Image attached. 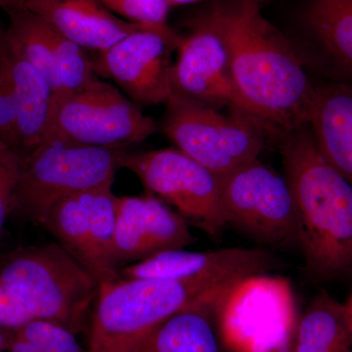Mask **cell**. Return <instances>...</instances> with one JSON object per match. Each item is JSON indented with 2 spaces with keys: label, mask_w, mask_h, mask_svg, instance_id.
I'll list each match as a JSON object with an SVG mask.
<instances>
[{
  "label": "cell",
  "mask_w": 352,
  "mask_h": 352,
  "mask_svg": "<svg viewBox=\"0 0 352 352\" xmlns=\"http://www.w3.org/2000/svg\"><path fill=\"white\" fill-rule=\"evenodd\" d=\"M196 14L221 38L234 82L271 133L309 124L316 85L258 0H214Z\"/></svg>",
  "instance_id": "1"
},
{
  "label": "cell",
  "mask_w": 352,
  "mask_h": 352,
  "mask_svg": "<svg viewBox=\"0 0 352 352\" xmlns=\"http://www.w3.org/2000/svg\"><path fill=\"white\" fill-rule=\"evenodd\" d=\"M285 177L295 201L298 242L310 275H352V184L322 154L309 124L281 136Z\"/></svg>",
  "instance_id": "2"
},
{
  "label": "cell",
  "mask_w": 352,
  "mask_h": 352,
  "mask_svg": "<svg viewBox=\"0 0 352 352\" xmlns=\"http://www.w3.org/2000/svg\"><path fill=\"white\" fill-rule=\"evenodd\" d=\"M0 282L17 296L34 319L82 328L99 283L57 243L19 248L0 261Z\"/></svg>",
  "instance_id": "3"
},
{
  "label": "cell",
  "mask_w": 352,
  "mask_h": 352,
  "mask_svg": "<svg viewBox=\"0 0 352 352\" xmlns=\"http://www.w3.org/2000/svg\"><path fill=\"white\" fill-rule=\"evenodd\" d=\"M217 286L124 278L99 284L88 352H131L160 323Z\"/></svg>",
  "instance_id": "4"
},
{
  "label": "cell",
  "mask_w": 352,
  "mask_h": 352,
  "mask_svg": "<svg viewBox=\"0 0 352 352\" xmlns=\"http://www.w3.org/2000/svg\"><path fill=\"white\" fill-rule=\"evenodd\" d=\"M124 151L43 141L23 157L13 212L43 224L66 197L113 184Z\"/></svg>",
  "instance_id": "5"
},
{
  "label": "cell",
  "mask_w": 352,
  "mask_h": 352,
  "mask_svg": "<svg viewBox=\"0 0 352 352\" xmlns=\"http://www.w3.org/2000/svg\"><path fill=\"white\" fill-rule=\"evenodd\" d=\"M173 94L166 102L160 129L175 147L217 175L258 159L265 148L263 122L238 111Z\"/></svg>",
  "instance_id": "6"
},
{
  "label": "cell",
  "mask_w": 352,
  "mask_h": 352,
  "mask_svg": "<svg viewBox=\"0 0 352 352\" xmlns=\"http://www.w3.org/2000/svg\"><path fill=\"white\" fill-rule=\"evenodd\" d=\"M159 131L120 88L98 78L80 91L54 97L43 141L124 149Z\"/></svg>",
  "instance_id": "7"
},
{
  "label": "cell",
  "mask_w": 352,
  "mask_h": 352,
  "mask_svg": "<svg viewBox=\"0 0 352 352\" xmlns=\"http://www.w3.org/2000/svg\"><path fill=\"white\" fill-rule=\"evenodd\" d=\"M122 168L138 176L146 191L173 206L208 235L219 237L228 226L219 175L177 148L124 151Z\"/></svg>",
  "instance_id": "8"
},
{
  "label": "cell",
  "mask_w": 352,
  "mask_h": 352,
  "mask_svg": "<svg viewBox=\"0 0 352 352\" xmlns=\"http://www.w3.org/2000/svg\"><path fill=\"white\" fill-rule=\"evenodd\" d=\"M298 321L291 283L266 273L233 284L217 314L220 339L231 352H263L289 342Z\"/></svg>",
  "instance_id": "9"
},
{
  "label": "cell",
  "mask_w": 352,
  "mask_h": 352,
  "mask_svg": "<svg viewBox=\"0 0 352 352\" xmlns=\"http://www.w3.org/2000/svg\"><path fill=\"white\" fill-rule=\"evenodd\" d=\"M219 177L228 224L263 244L298 245L295 201L285 176L256 159Z\"/></svg>",
  "instance_id": "10"
},
{
  "label": "cell",
  "mask_w": 352,
  "mask_h": 352,
  "mask_svg": "<svg viewBox=\"0 0 352 352\" xmlns=\"http://www.w3.org/2000/svg\"><path fill=\"white\" fill-rule=\"evenodd\" d=\"M180 34L168 24L147 25L92 59L97 76L112 80L138 106L164 104L175 94L173 56Z\"/></svg>",
  "instance_id": "11"
},
{
  "label": "cell",
  "mask_w": 352,
  "mask_h": 352,
  "mask_svg": "<svg viewBox=\"0 0 352 352\" xmlns=\"http://www.w3.org/2000/svg\"><path fill=\"white\" fill-rule=\"evenodd\" d=\"M186 25L188 32L180 34L173 67L175 94L258 120L234 82L226 48L219 34L196 13Z\"/></svg>",
  "instance_id": "12"
},
{
  "label": "cell",
  "mask_w": 352,
  "mask_h": 352,
  "mask_svg": "<svg viewBox=\"0 0 352 352\" xmlns=\"http://www.w3.org/2000/svg\"><path fill=\"white\" fill-rule=\"evenodd\" d=\"M272 266V256L263 249L229 248L210 252L175 249L157 252L122 268L120 276L223 285L263 274Z\"/></svg>",
  "instance_id": "13"
},
{
  "label": "cell",
  "mask_w": 352,
  "mask_h": 352,
  "mask_svg": "<svg viewBox=\"0 0 352 352\" xmlns=\"http://www.w3.org/2000/svg\"><path fill=\"white\" fill-rule=\"evenodd\" d=\"M193 236L186 221L164 201L146 192L118 197L115 258L118 266L168 250L184 249Z\"/></svg>",
  "instance_id": "14"
},
{
  "label": "cell",
  "mask_w": 352,
  "mask_h": 352,
  "mask_svg": "<svg viewBox=\"0 0 352 352\" xmlns=\"http://www.w3.org/2000/svg\"><path fill=\"white\" fill-rule=\"evenodd\" d=\"M25 6L65 38L97 53L147 25L122 19L96 0H30Z\"/></svg>",
  "instance_id": "15"
},
{
  "label": "cell",
  "mask_w": 352,
  "mask_h": 352,
  "mask_svg": "<svg viewBox=\"0 0 352 352\" xmlns=\"http://www.w3.org/2000/svg\"><path fill=\"white\" fill-rule=\"evenodd\" d=\"M235 283L208 289L153 329L131 352H221L217 314Z\"/></svg>",
  "instance_id": "16"
},
{
  "label": "cell",
  "mask_w": 352,
  "mask_h": 352,
  "mask_svg": "<svg viewBox=\"0 0 352 352\" xmlns=\"http://www.w3.org/2000/svg\"><path fill=\"white\" fill-rule=\"evenodd\" d=\"M302 21L333 82L352 87V0H307Z\"/></svg>",
  "instance_id": "17"
},
{
  "label": "cell",
  "mask_w": 352,
  "mask_h": 352,
  "mask_svg": "<svg viewBox=\"0 0 352 352\" xmlns=\"http://www.w3.org/2000/svg\"><path fill=\"white\" fill-rule=\"evenodd\" d=\"M309 126L322 154L352 184V87L316 85Z\"/></svg>",
  "instance_id": "18"
},
{
  "label": "cell",
  "mask_w": 352,
  "mask_h": 352,
  "mask_svg": "<svg viewBox=\"0 0 352 352\" xmlns=\"http://www.w3.org/2000/svg\"><path fill=\"white\" fill-rule=\"evenodd\" d=\"M16 98L17 148L25 154L41 144L47 129L54 91L44 76L4 36Z\"/></svg>",
  "instance_id": "19"
},
{
  "label": "cell",
  "mask_w": 352,
  "mask_h": 352,
  "mask_svg": "<svg viewBox=\"0 0 352 352\" xmlns=\"http://www.w3.org/2000/svg\"><path fill=\"white\" fill-rule=\"evenodd\" d=\"M295 352H352L344 305L326 293L315 296L296 325Z\"/></svg>",
  "instance_id": "20"
},
{
  "label": "cell",
  "mask_w": 352,
  "mask_h": 352,
  "mask_svg": "<svg viewBox=\"0 0 352 352\" xmlns=\"http://www.w3.org/2000/svg\"><path fill=\"white\" fill-rule=\"evenodd\" d=\"M9 24L4 36L58 92L56 65L52 46V29L47 22L25 6L7 11Z\"/></svg>",
  "instance_id": "21"
},
{
  "label": "cell",
  "mask_w": 352,
  "mask_h": 352,
  "mask_svg": "<svg viewBox=\"0 0 352 352\" xmlns=\"http://www.w3.org/2000/svg\"><path fill=\"white\" fill-rule=\"evenodd\" d=\"M94 190L80 192L58 201L51 208L43 223L56 238L58 244L82 263L91 275L94 263L89 245V210Z\"/></svg>",
  "instance_id": "22"
},
{
  "label": "cell",
  "mask_w": 352,
  "mask_h": 352,
  "mask_svg": "<svg viewBox=\"0 0 352 352\" xmlns=\"http://www.w3.org/2000/svg\"><path fill=\"white\" fill-rule=\"evenodd\" d=\"M112 185L94 190L90 204L89 245L94 263L92 275L99 284L120 278L115 258L118 197L113 193Z\"/></svg>",
  "instance_id": "23"
},
{
  "label": "cell",
  "mask_w": 352,
  "mask_h": 352,
  "mask_svg": "<svg viewBox=\"0 0 352 352\" xmlns=\"http://www.w3.org/2000/svg\"><path fill=\"white\" fill-rule=\"evenodd\" d=\"M51 29L58 80V92L54 97L80 91L98 80L94 61L87 54V50L65 38L52 27Z\"/></svg>",
  "instance_id": "24"
},
{
  "label": "cell",
  "mask_w": 352,
  "mask_h": 352,
  "mask_svg": "<svg viewBox=\"0 0 352 352\" xmlns=\"http://www.w3.org/2000/svg\"><path fill=\"white\" fill-rule=\"evenodd\" d=\"M15 332L32 342L41 352H85L75 333L57 322L34 319Z\"/></svg>",
  "instance_id": "25"
},
{
  "label": "cell",
  "mask_w": 352,
  "mask_h": 352,
  "mask_svg": "<svg viewBox=\"0 0 352 352\" xmlns=\"http://www.w3.org/2000/svg\"><path fill=\"white\" fill-rule=\"evenodd\" d=\"M18 107L10 66L4 47V32L0 43V142L17 148Z\"/></svg>",
  "instance_id": "26"
},
{
  "label": "cell",
  "mask_w": 352,
  "mask_h": 352,
  "mask_svg": "<svg viewBox=\"0 0 352 352\" xmlns=\"http://www.w3.org/2000/svg\"><path fill=\"white\" fill-rule=\"evenodd\" d=\"M122 19L143 25L168 24L166 0H96Z\"/></svg>",
  "instance_id": "27"
},
{
  "label": "cell",
  "mask_w": 352,
  "mask_h": 352,
  "mask_svg": "<svg viewBox=\"0 0 352 352\" xmlns=\"http://www.w3.org/2000/svg\"><path fill=\"white\" fill-rule=\"evenodd\" d=\"M24 153L0 142V234L7 217L13 212Z\"/></svg>",
  "instance_id": "28"
},
{
  "label": "cell",
  "mask_w": 352,
  "mask_h": 352,
  "mask_svg": "<svg viewBox=\"0 0 352 352\" xmlns=\"http://www.w3.org/2000/svg\"><path fill=\"white\" fill-rule=\"evenodd\" d=\"M34 320L19 298L0 282V328L17 330Z\"/></svg>",
  "instance_id": "29"
},
{
  "label": "cell",
  "mask_w": 352,
  "mask_h": 352,
  "mask_svg": "<svg viewBox=\"0 0 352 352\" xmlns=\"http://www.w3.org/2000/svg\"><path fill=\"white\" fill-rule=\"evenodd\" d=\"M9 352H41L30 340L14 333L8 346Z\"/></svg>",
  "instance_id": "30"
},
{
  "label": "cell",
  "mask_w": 352,
  "mask_h": 352,
  "mask_svg": "<svg viewBox=\"0 0 352 352\" xmlns=\"http://www.w3.org/2000/svg\"><path fill=\"white\" fill-rule=\"evenodd\" d=\"M295 339V338H294ZM263 352H295V346H294V340L289 342H283V344H278L267 349Z\"/></svg>",
  "instance_id": "31"
},
{
  "label": "cell",
  "mask_w": 352,
  "mask_h": 352,
  "mask_svg": "<svg viewBox=\"0 0 352 352\" xmlns=\"http://www.w3.org/2000/svg\"><path fill=\"white\" fill-rule=\"evenodd\" d=\"M170 7L192 6V4L208 3L214 0H166Z\"/></svg>",
  "instance_id": "32"
},
{
  "label": "cell",
  "mask_w": 352,
  "mask_h": 352,
  "mask_svg": "<svg viewBox=\"0 0 352 352\" xmlns=\"http://www.w3.org/2000/svg\"><path fill=\"white\" fill-rule=\"evenodd\" d=\"M11 338H12V335L7 332L6 329L0 328V352L8 349Z\"/></svg>",
  "instance_id": "33"
},
{
  "label": "cell",
  "mask_w": 352,
  "mask_h": 352,
  "mask_svg": "<svg viewBox=\"0 0 352 352\" xmlns=\"http://www.w3.org/2000/svg\"><path fill=\"white\" fill-rule=\"evenodd\" d=\"M20 6L22 4L18 3L16 0H0V11H3L6 13L14 7Z\"/></svg>",
  "instance_id": "34"
},
{
  "label": "cell",
  "mask_w": 352,
  "mask_h": 352,
  "mask_svg": "<svg viewBox=\"0 0 352 352\" xmlns=\"http://www.w3.org/2000/svg\"><path fill=\"white\" fill-rule=\"evenodd\" d=\"M346 308L347 321H349V328H351L352 333V292L349 298H347L346 302L344 303Z\"/></svg>",
  "instance_id": "35"
},
{
  "label": "cell",
  "mask_w": 352,
  "mask_h": 352,
  "mask_svg": "<svg viewBox=\"0 0 352 352\" xmlns=\"http://www.w3.org/2000/svg\"><path fill=\"white\" fill-rule=\"evenodd\" d=\"M259 6L263 7L265 6L266 3H270V2L273 1V0H258Z\"/></svg>",
  "instance_id": "36"
},
{
  "label": "cell",
  "mask_w": 352,
  "mask_h": 352,
  "mask_svg": "<svg viewBox=\"0 0 352 352\" xmlns=\"http://www.w3.org/2000/svg\"><path fill=\"white\" fill-rule=\"evenodd\" d=\"M18 3L22 4V6H25V2L30 1V0H16Z\"/></svg>",
  "instance_id": "37"
},
{
  "label": "cell",
  "mask_w": 352,
  "mask_h": 352,
  "mask_svg": "<svg viewBox=\"0 0 352 352\" xmlns=\"http://www.w3.org/2000/svg\"><path fill=\"white\" fill-rule=\"evenodd\" d=\"M4 30L2 29L1 25H0V43H1L2 36H3Z\"/></svg>",
  "instance_id": "38"
}]
</instances>
